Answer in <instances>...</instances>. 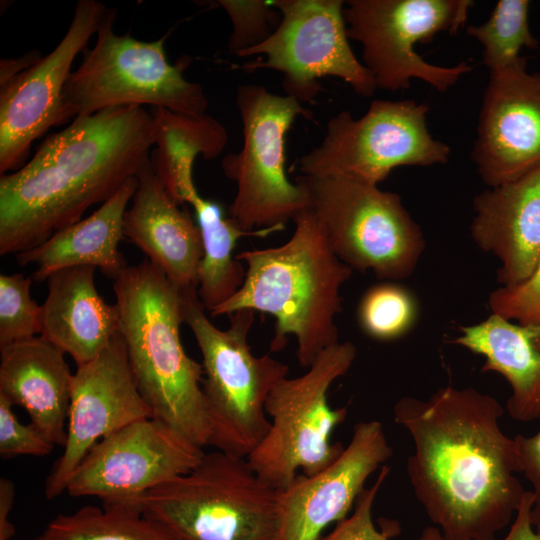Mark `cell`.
<instances>
[{"instance_id": "1", "label": "cell", "mask_w": 540, "mask_h": 540, "mask_svg": "<svg viewBox=\"0 0 540 540\" xmlns=\"http://www.w3.org/2000/svg\"><path fill=\"white\" fill-rule=\"evenodd\" d=\"M503 413L493 396L451 385L394 405L395 422L413 442L409 482L446 540H495L521 504L526 490L515 438L500 427Z\"/></svg>"}, {"instance_id": "2", "label": "cell", "mask_w": 540, "mask_h": 540, "mask_svg": "<svg viewBox=\"0 0 540 540\" xmlns=\"http://www.w3.org/2000/svg\"><path fill=\"white\" fill-rule=\"evenodd\" d=\"M153 119L142 106L76 116L18 170L0 177V255L37 247L103 204L150 160Z\"/></svg>"}, {"instance_id": "3", "label": "cell", "mask_w": 540, "mask_h": 540, "mask_svg": "<svg viewBox=\"0 0 540 540\" xmlns=\"http://www.w3.org/2000/svg\"><path fill=\"white\" fill-rule=\"evenodd\" d=\"M290 239L277 247L246 250L236 259L247 265L241 288L210 312L212 317L251 309L275 318L271 352L297 340V358L309 367L326 348L338 343L335 316L342 310L340 289L353 269L331 249L314 214L307 208L294 219Z\"/></svg>"}, {"instance_id": "4", "label": "cell", "mask_w": 540, "mask_h": 540, "mask_svg": "<svg viewBox=\"0 0 540 540\" xmlns=\"http://www.w3.org/2000/svg\"><path fill=\"white\" fill-rule=\"evenodd\" d=\"M113 290L129 365L153 417L202 448L210 445L203 367L186 354L180 338L181 290L148 259L127 266Z\"/></svg>"}, {"instance_id": "5", "label": "cell", "mask_w": 540, "mask_h": 540, "mask_svg": "<svg viewBox=\"0 0 540 540\" xmlns=\"http://www.w3.org/2000/svg\"><path fill=\"white\" fill-rule=\"evenodd\" d=\"M184 323L202 355V390L211 428L210 446L247 458L267 435L266 401L275 385L287 377L288 366L269 355L252 354L248 335L255 311L238 310L230 326L217 328L205 314L197 288L181 290Z\"/></svg>"}, {"instance_id": "6", "label": "cell", "mask_w": 540, "mask_h": 540, "mask_svg": "<svg viewBox=\"0 0 540 540\" xmlns=\"http://www.w3.org/2000/svg\"><path fill=\"white\" fill-rule=\"evenodd\" d=\"M145 516L178 540H279L280 490L266 484L246 458L205 453L189 472L139 499Z\"/></svg>"}, {"instance_id": "7", "label": "cell", "mask_w": 540, "mask_h": 540, "mask_svg": "<svg viewBox=\"0 0 540 540\" xmlns=\"http://www.w3.org/2000/svg\"><path fill=\"white\" fill-rule=\"evenodd\" d=\"M336 256L385 280L410 277L426 241L399 194L344 176H297Z\"/></svg>"}, {"instance_id": "8", "label": "cell", "mask_w": 540, "mask_h": 540, "mask_svg": "<svg viewBox=\"0 0 540 540\" xmlns=\"http://www.w3.org/2000/svg\"><path fill=\"white\" fill-rule=\"evenodd\" d=\"M356 355L351 341L338 342L323 350L305 374L285 377L270 392L265 405L269 431L246 459L272 488H286L299 470L305 476L321 471L344 449L330 439L347 407L331 408L328 391L350 370Z\"/></svg>"}, {"instance_id": "9", "label": "cell", "mask_w": 540, "mask_h": 540, "mask_svg": "<svg viewBox=\"0 0 540 540\" xmlns=\"http://www.w3.org/2000/svg\"><path fill=\"white\" fill-rule=\"evenodd\" d=\"M114 9H107L92 49L64 87L63 100L70 118L119 106L161 107L189 116L206 114L208 100L202 86L186 80L188 60L172 65L164 43L140 41L113 31Z\"/></svg>"}, {"instance_id": "10", "label": "cell", "mask_w": 540, "mask_h": 540, "mask_svg": "<svg viewBox=\"0 0 540 540\" xmlns=\"http://www.w3.org/2000/svg\"><path fill=\"white\" fill-rule=\"evenodd\" d=\"M236 105L243 146L221 164L237 187L230 218L245 231L285 226L309 206L306 191L286 175L285 138L297 116L311 118V113L293 97L273 94L257 84L240 85Z\"/></svg>"}, {"instance_id": "11", "label": "cell", "mask_w": 540, "mask_h": 540, "mask_svg": "<svg viewBox=\"0 0 540 540\" xmlns=\"http://www.w3.org/2000/svg\"><path fill=\"white\" fill-rule=\"evenodd\" d=\"M472 0H349L344 18L349 39L362 45L363 64L376 87L391 92L419 79L446 92L473 66L462 61L438 66L415 50L442 32L456 34L465 26Z\"/></svg>"}, {"instance_id": "12", "label": "cell", "mask_w": 540, "mask_h": 540, "mask_svg": "<svg viewBox=\"0 0 540 540\" xmlns=\"http://www.w3.org/2000/svg\"><path fill=\"white\" fill-rule=\"evenodd\" d=\"M428 111L412 99L374 100L359 119L341 111L328 121L321 144L299 158V171L378 185L397 167L444 165L451 150L430 134Z\"/></svg>"}, {"instance_id": "13", "label": "cell", "mask_w": 540, "mask_h": 540, "mask_svg": "<svg viewBox=\"0 0 540 540\" xmlns=\"http://www.w3.org/2000/svg\"><path fill=\"white\" fill-rule=\"evenodd\" d=\"M342 0H274L281 19L272 34L240 57L264 55L242 65L247 71L274 69L283 74L286 96L312 103L323 90L319 79H342L355 93L377 89L371 72L355 56L347 34Z\"/></svg>"}, {"instance_id": "14", "label": "cell", "mask_w": 540, "mask_h": 540, "mask_svg": "<svg viewBox=\"0 0 540 540\" xmlns=\"http://www.w3.org/2000/svg\"><path fill=\"white\" fill-rule=\"evenodd\" d=\"M204 454L201 446L164 422L141 419L96 443L74 471L66 492L97 497L103 505L140 507L145 493L189 472Z\"/></svg>"}, {"instance_id": "15", "label": "cell", "mask_w": 540, "mask_h": 540, "mask_svg": "<svg viewBox=\"0 0 540 540\" xmlns=\"http://www.w3.org/2000/svg\"><path fill=\"white\" fill-rule=\"evenodd\" d=\"M107 9L96 0H79L59 44L0 88L1 175L21 168L34 140L71 119L64 87L74 59L98 31Z\"/></svg>"}, {"instance_id": "16", "label": "cell", "mask_w": 540, "mask_h": 540, "mask_svg": "<svg viewBox=\"0 0 540 540\" xmlns=\"http://www.w3.org/2000/svg\"><path fill=\"white\" fill-rule=\"evenodd\" d=\"M153 417L133 377L124 341L118 332L92 361L73 374L67 441L44 485L54 499L66 492L76 468L104 437L141 419Z\"/></svg>"}, {"instance_id": "17", "label": "cell", "mask_w": 540, "mask_h": 540, "mask_svg": "<svg viewBox=\"0 0 540 540\" xmlns=\"http://www.w3.org/2000/svg\"><path fill=\"white\" fill-rule=\"evenodd\" d=\"M526 67L491 73L483 94L471 158L489 187L540 168V73Z\"/></svg>"}, {"instance_id": "18", "label": "cell", "mask_w": 540, "mask_h": 540, "mask_svg": "<svg viewBox=\"0 0 540 540\" xmlns=\"http://www.w3.org/2000/svg\"><path fill=\"white\" fill-rule=\"evenodd\" d=\"M392 454L380 421L355 424L337 458L313 475H297L280 490L279 540H320L328 525L346 518L367 479Z\"/></svg>"}, {"instance_id": "19", "label": "cell", "mask_w": 540, "mask_h": 540, "mask_svg": "<svg viewBox=\"0 0 540 540\" xmlns=\"http://www.w3.org/2000/svg\"><path fill=\"white\" fill-rule=\"evenodd\" d=\"M473 210L472 239L498 259L500 286L527 280L540 258V168L476 195Z\"/></svg>"}, {"instance_id": "20", "label": "cell", "mask_w": 540, "mask_h": 540, "mask_svg": "<svg viewBox=\"0 0 540 540\" xmlns=\"http://www.w3.org/2000/svg\"><path fill=\"white\" fill-rule=\"evenodd\" d=\"M138 186L123 219V235L180 290L198 286L201 232L155 174L151 158L137 174Z\"/></svg>"}, {"instance_id": "21", "label": "cell", "mask_w": 540, "mask_h": 540, "mask_svg": "<svg viewBox=\"0 0 540 540\" xmlns=\"http://www.w3.org/2000/svg\"><path fill=\"white\" fill-rule=\"evenodd\" d=\"M96 268L76 266L51 274L42 305L41 336L77 366L95 359L119 332L116 304H108L95 285Z\"/></svg>"}, {"instance_id": "22", "label": "cell", "mask_w": 540, "mask_h": 540, "mask_svg": "<svg viewBox=\"0 0 540 540\" xmlns=\"http://www.w3.org/2000/svg\"><path fill=\"white\" fill-rule=\"evenodd\" d=\"M64 355L41 335L0 347V393L22 406L31 423L63 447L73 381Z\"/></svg>"}, {"instance_id": "23", "label": "cell", "mask_w": 540, "mask_h": 540, "mask_svg": "<svg viewBox=\"0 0 540 540\" xmlns=\"http://www.w3.org/2000/svg\"><path fill=\"white\" fill-rule=\"evenodd\" d=\"M138 186L137 176L88 217L56 231L46 241L16 255L20 266L35 265L33 279L47 280L65 268L92 266L115 279L126 267L118 246L123 235V219Z\"/></svg>"}, {"instance_id": "24", "label": "cell", "mask_w": 540, "mask_h": 540, "mask_svg": "<svg viewBox=\"0 0 540 540\" xmlns=\"http://www.w3.org/2000/svg\"><path fill=\"white\" fill-rule=\"evenodd\" d=\"M452 343L484 357L482 371L506 379L507 411L521 422L540 420V323L521 324L491 314L459 328Z\"/></svg>"}, {"instance_id": "25", "label": "cell", "mask_w": 540, "mask_h": 540, "mask_svg": "<svg viewBox=\"0 0 540 540\" xmlns=\"http://www.w3.org/2000/svg\"><path fill=\"white\" fill-rule=\"evenodd\" d=\"M156 150L152 168L170 197L178 204L190 203L198 194L193 182V164L201 155L213 159L224 150L228 134L216 119L205 114L189 116L152 107Z\"/></svg>"}, {"instance_id": "26", "label": "cell", "mask_w": 540, "mask_h": 540, "mask_svg": "<svg viewBox=\"0 0 540 540\" xmlns=\"http://www.w3.org/2000/svg\"><path fill=\"white\" fill-rule=\"evenodd\" d=\"M189 204L194 208L203 246L197 293L205 309L211 312L229 300L244 283L246 270L233 254L237 241L242 237H266L285 226L245 231L232 218L224 217L219 204L199 193Z\"/></svg>"}, {"instance_id": "27", "label": "cell", "mask_w": 540, "mask_h": 540, "mask_svg": "<svg viewBox=\"0 0 540 540\" xmlns=\"http://www.w3.org/2000/svg\"><path fill=\"white\" fill-rule=\"evenodd\" d=\"M34 540H178L165 526L130 504L83 506L59 514Z\"/></svg>"}, {"instance_id": "28", "label": "cell", "mask_w": 540, "mask_h": 540, "mask_svg": "<svg viewBox=\"0 0 540 540\" xmlns=\"http://www.w3.org/2000/svg\"><path fill=\"white\" fill-rule=\"evenodd\" d=\"M529 7V0H499L487 21L466 28V33L482 45L489 74L515 64L522 57V48H538L529 26Z\"/></svg>"}, {"instance_id": "29", "label": "cell", "mask_w": 540, "mask_h": 540, "mask_svg": "<svg viewBox=\"0 0 540 540\" xmlns=\"http://www.w3.org/2000/svg\"><path fill=\"white\" fill-rule=\"evenodd\" d=\"M418 315L415 295L391 281L370 287L357 308L360 328L378 341H393L406 335L415 326Z\"/></svg>"}, {"instance_id": "30", "label": "cell", "mask_w": 540, "mask_h": 540, "mask_svg": "<svg viewBox=\"0 0 540 540\" xmlns=\"http://www.w3.org/2000/svg\"><path fill=\"white\" fill-rule=\"evenodd\" d=\"M31 282L22 273L0 275V347L41 334L42 306L31 297Z\"/></svg>"}, {"instance_id": "31", "label": "cell", "mask_w": 540, "mask_h": 540, "mask_svg": "<svg viewBox=\"0 0 540 540\" xmlns=\"http://www.w3.org/2000/svg\"><path fill=\"white\" fill-rule=\"evenodd\" d=\"M218 3L231 19L233 31L228 47L238 57L265 41L281 19L273 1L220 0Z\"/></svg>"}, {"instance_id": "32", "label": "cell", "mask_w": 540, "mask_h": 540, "mask_svg": "<svg viewBox=\"0 0 540 540\" xmlns=\"http://www.w3.org/2000/svg\"><path fill=\"white\" fill-rule=\"evenodd\" d=\"M491 314L521 323H540V258L524 282L515 286H500L488 297Z\"/></svg>"}, {"instance_id": "33", "label": "cell", "mask_w": 540, "mask_h": 540, "mask_svg": "<svg viewBox=\"0 0 540 540\" xmlns=\"http://www.w3.org/2000/svg\"><path fill=\"white\" fill-rule=\"evenodd\" d=\"M12 406L13 403L0 393L1 457L48 455L55 444L33 423H21L13 412Z\"/></svg>"}, {"instance_id": "34", "label": "cell", "mask_w": 540, "mask_h": 540, "mask_svg": "<svg viewBox=\"0 0 540 540\" xmlns=\"http://www.w3.org/2000/svg\"><path fill=\"white\" fill-rule=\"evenodd\" d=\"M389 472L388 466H382L374 484L364 489L357 498L353 513L338 522L336 527L320 540H388L390 533L376 529L372 520V508Z\"/></svg>"}, {"instance_id": "35", "label": "cell", "mask_w": 540, "mask_h": 540, "mask_svg": "<svg viewBox=\"0 0 540 540\" xmlns=\"http://www.w3.org/2000/svg\"><path fill=\"white\" fill-rule=\"evenodd\" d=\"M514 438L521 473L532 487L531 523L534 529L540 533V429L533 435L518 434Z\"/></svg>"}, {"instance_id": "36", "label": "cell", "mask_w": 540, "mask_h": 540, "mask_svg": "<svg viewBox=\"0 0 540 540\" xmlns=\"http://www.w3.org/2000/svg\"><path fill=\"white\" fill-rule=\"evenodd\" d=\"M533 504L531 490H526L506 536L502 540H540L532 523L530 512Z\"/></svg>"}, {"instance_id": "37", "label": "cell", "mask_w": 540, "mask_h": 540, "mask_svg": "<svg viewBox=\"0 0 540 540\" xmlns=\"http://www.w3.org/2000/svg\"><path fill=\"white\" fill-rule=\"evenodd\" d=\"M15 497V487L11 480L0 479V540H10L15 535V527L9 520Z\"/></svg>"}, {"instance_id": "38", "label": "cell", "mask_w": 540, "mask_h": 540, "mask_svg": "<svg viewBox=\"0 0 540 540\" xmlns=\"http://www.w3.org/2000/svg\"><path fill=\"white\" fill-rule=\"evenodd\" d=\"M40 58L38 51H31L17 59H2L0 61V88L34 65Z\"/></svg>"}, {"instance_id": "39", "label": "cell", "mask_w": 540, "mask_h": 540, "mask_svg": "<svg viewBox=\"0 0 540 540\" xmlns=\"http://www.w3.org/2000/svg\"><path fill=\"white\" fill-rule=\"evenodd\" d=\"M418 540H446L440 530L435 526H428L423 529Z\"/></svg>"}]
</instances>
